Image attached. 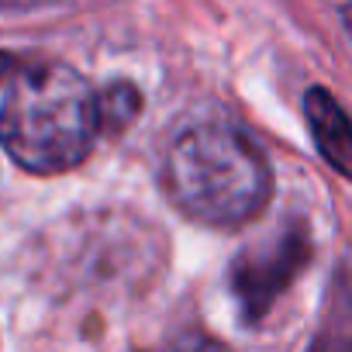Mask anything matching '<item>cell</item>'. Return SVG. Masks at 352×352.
<instances>
[{
  "label": "cell",
  "mask_w": 352,
  "mask_h": 352,
  "mask_svg": "<svg viewBox=\"0 0 352 352\" xmlns=\"http://www.w3.org/2000/svg\"><path fill=\"white\" fill-rule=\"evenodd\" d=\"M97 135V94L69 66L25 69L0 104V145L28 173L80 166Z\"/></svg>",
  "instance_id": "1"
},
{
  "label": "cell",
  "mask_w": 352,
  "mask_h": 352,
  "mask_svg": "<svg viewBox=\"0 0 352 352\" xmlns=\"http://www.w3.org/2000/svg\"><path fill=\"white\" fill-rule=\"evenodd\" d=\"M173 204L204 225H239L270 197V169L256 142L225 124L187 128L166 152L162 169Z\"/></svg>",
  "instance_id": "2"
},
{
  "label": "cell",
  "mask_w": 352,
  "mask_h": 352,
  "mask_svg": "<svg viewBox=\"0 0 352 352\" xmlns=\"http://www.w3.org/2000/svg\"><path fill=\"white\" fill-rule=\"evenodd\" d=\"M304 259H307V242L297 232L276 239L273 245L266 242V249L239 259L232 280H235L239 300L245 304V314L249 318H259L273 304V297L297 276V270L304 266Z\"/></svg>",
  "instance_id": "3"
},
{
  "label": "cell",
  "mask_w": 352,
  "mask_h": 352,
  "mask_svg": "<svg viewBox=\"0 0 352 352\" xmlns=\"http://www.w3.org/2000/svg\"><path fill=\"white\" fill-rule=\"evenodd\" d=\"M304 114H307V124H311V135H314L318 152L324 155V162L338 176H345L349 173V162H352V135H349L345 111L338 107V100L328 90L314 87L304 97Z\"/></svg>",
  "instance_id": "4"
},
{
  "label": "cell",
  "mask_w": 352,
  "mask_h": 352,
  "mask_svg": "<svg viewBox=\"0 0 352 352\" xmlns=\"http://www.w3.org/2000/svg\"><path fill=\"white\" fill-rule=\"evenodd\" d=\"M138 114V90L128 83H114L104 94H97V124L100 128H124Z\"/></svg>",
  "instance_id": "5"
},
{
  "label": "cell",
  "mask_w": 352,
  "mask_h": 352,
  "mask_svg": "<svg viewBox=\"0 0 352 352\" xmlns=\"http://www.w3.org/2000/svg\"><path fill=\"white\" fill-rule=\"evenodd\" d=\"M169 352H235V349H228L225 342L208 338V335H184Z\"/></svg>",
  "instance_id": "6"
},
{
  "label": "cell",
  "mask_w": 352,
  "mask_h": 352,
  "mask_svg": "<svg viewBox=\"0 0 352 352\" xmlns=\"http://www.w3.org/2000/svg\"><path fill=\"white\" fill-rule=\"evenodd\" d=\"M14 69V56H8V52H0V80H4L8 73Z\"/></svg>",
  "instance_id": "7"
}]
</instances>
